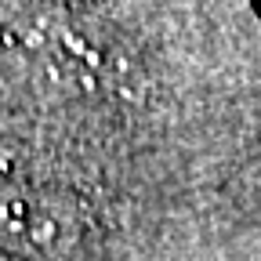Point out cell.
<instances>
[{"mask_svg":"<svg viewBox=\"0 0 261 261\" xmlns=\"http://www.w3.org/2000/svg\"><path fill=\"white\" fill-rule=\"evenodd\" d=\"M257 8H261V0H257Z\"/></svg>","mask_w":261,"mask_h":261,"instance_id":"cell-1","label":"cell"}]
</instances>
